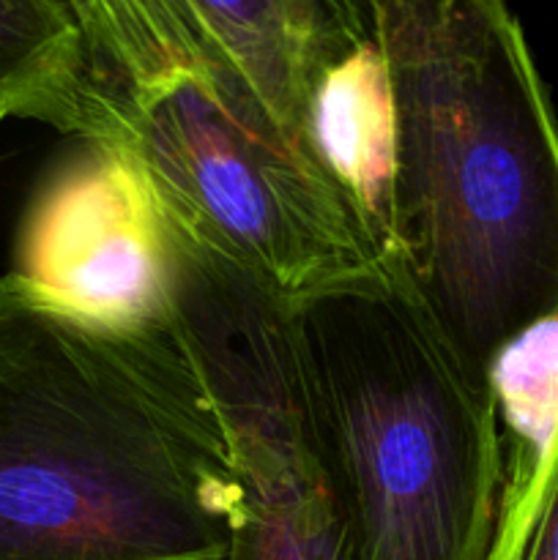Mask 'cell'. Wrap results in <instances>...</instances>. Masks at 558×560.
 Masks as SVG:
<instances>
[{
	"instance_id": "6da1fadb",
	"label": "cell",
	"mask_w": 558,
	"mask_h": 560,
	"mask_svg": "<svg viewBox=\"0 0 558 560\" xmlns=\"http://www.w3.org/2000/svg\"><path fill=\"white\" fill-rule=\"evenodd\" d=\"M244 490L178 334L0 277V560H224Z\"/></svg>"
},
{
	"instance_id": "7a4b0ae2",
	"label": "cell",
	"mask_w": 558,
	"mask_h": 560,
	"mask_svg": "<svg viewBox=\"0 0 558 560\" xmlns=\"http://www.w3.org/2000/svg\"><path fill=\"white\" fill-rule=\"evenodd\" d=\"M397 107L392 268L465 370L558 315V115L498 0H372Z\"/></svg>"
},
{
	"instance_id": "3957f363",
	"label": "cell",
	"mask_w": 558,
	"mask_h": 560,
	"mask_svg": "<svg viewBox=\"0 0 558 560\" xmlns=\"http://www.w3.org/2000/svg\"><path fill=\"white\" fill-rule=\"evenodd\" d=\"M306 408L353 560H490L507 459L490 383L386 266L290 304Z\"/></svg>"
},
{
	"instance_id": "277c9868",
	"label": "cell",
	"mask_w": 558,
	"mask_h": 560,
	"mask_svg": "<svg viewBox=\"0 0 558 560\" xmlns=\"http://www.w3.org/2000/svg\"><path fill=\"white\" fill-rule=\"evenodd\" d=\"M107 135L178 233L288 304L383 266L323 170L186 33L175 0H80Z\"/></svg>"
},
{
	"instance_id": "5b68a950",
	"label": "cell",
	"mask_w": 558,
	"mask_h": 560,
	"mask_svg": "<svg viewBox=\"0 0 558 560\" xmlns=\"http://www.w3.org/2000/svg\"><path fill=\"white\" fill-rule=\"evenodd\" d=\"M11 273L115 331H175L173 230L115 140H77L49 164L22 211Z\"/></svg>"
},
{
	"instance_id": "8992f818",
	"label": "cell",
	"mask_w": 558,
	"mask_h": 560,
	"mask_svg": "<svg viewBox=\"0 0 558 560\" xmlns=\"http://www.w3.org/2000/svg\"><path fill=\"white\" fill-rule=\"evenodd\" d=\"M197 366L244 490L224 560H353L288 323L224 328L202 345Z\"/></svg>"
},
{
	"instance_id": "52a82bcc",
	"label": "cell",
	"mask_w": 558,
	"mask_h": 560,
	"mask_svg": "<svg viewBox=\"0 0 558 560\" xmlns=\"http://www.w3.org/2000/svg\"><path fill=\"white\" fill-rule=\"evenodd\" d=\"M175 11L191 42L233 71L317 164L310 137L315 85L367 27L372 0H175Z\"/></svg>"
},
{
	"instance_id": "ba28073f",
	"label": "cell",
	"mask_w": 558,
	"mask_h": 560,
	"mask_svg": "<svg viewBox=\"0 0 558 560\" xmlns=\"http://www.w3.org/2000/svg\"><path fill=\"white\" fill-rule=\"evenodd\" d=\"M310 137L317 164L345 197L386 266L394 246L397 107L377 38L375 3L364 31L317 80Z\"/></svg>"
},
{
	"instance_id": "9c48e42d",
	"label": "cell",
	"mask_w": 558,
	"mask_h": 560,
	"mask_svg": "<svg viewBox=\"0 0 558 560\" xmlns=\"http://www.w3.org/2000/svg\"><path fill=\"white\" fill-rule=\"evenodd\" d=\"M0 118L102 140L107 118L80 0H0Z\"/></svg>"
},
{
	"instance_id": "30bf717a",
	"label": "cell",
	"mask_w": 558,
	"mask_h": 560,
	"mask_svg": "<svg viewBox=\"0 0 558 560\" xmlns=\"http://www.w3.org/2000/svg\"><path fill=\"white\" fill-rule=\"evenodd\" d=\"M507 459L496 547L503 560L523 539L558 459V315L514 337L487 372Z\"/></svg>"
},
{
	"instance_id": "8fae6325",
	"label": "cell",
	"mask_w": 558,
	"mask_h": 560,
	"mask_svg": "<svg viewBox=\"0 0 558 560\" xmlns=\"http://www.w3.org/2000/svg\"><path fill=\"white\" fill-rule=\"evenodd\" d=\"M503 560H558V459L523 539Z\"/></svg>"
},
{
	"instance_id": "7c38bea8",
	"label": "cell",
	"mask_w": 558,
	"mask_h": 560,
	"mask_svg": "<svg viewBox=\"0 0 558 560\" xmlns=\"http://www.w3.org/2000/svg\"><path fill=\"white\" fill-rule=\"evenodd\" d=\"M0 120H3V118H0Z\"/></svg>"
}]
</instances>
